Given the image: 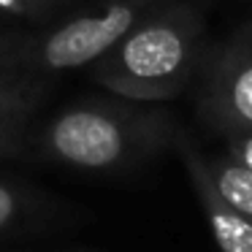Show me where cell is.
<instances>
[{
  "label": "cell",
  "mask_w": 252,
  "mask_h": 252,
  "mask_svg": "<svg viewBox=\"0 0 252 252\" xmlns=\"http://www.w3.org/2000/svg\"><path fill=\"white\" fill-rule=\"evenodd\" d=\"M203 63V22L190 6L155 14L103 55L100 82L136 100L176 98Z\"/></svg>",
  "instance_id": "obj_1"
},
{
  "label": "cell",
  "mask_w": 252,
  "mask_h": 252,
  "mask_svg": "<svg viewBox=\"0 0 252 252\" xmlns=\"http://www.w3.org/2000/svg\"><path fill=\"white\" fill-rule=\"evenodd\" d=\"M176 127L165 114H125L111 109H68L49 125L44 149L84 171H114L171 147Z\"/></svg>",
  "instance_id": "obj_2"
},
{
  "label": "cell",
  "mask_w": 252,
  "mask_h": 252,
  "mask_svg": "<svg viewBox=\"0 0 252 252\" xmlns=\"http://www.w3.org/2000/svg\"><path fill=\"white\" fill-rule=\"evenodd\" d=\"M198 114L220 136L252 130V25L241 28L206 65Z\"/></svg>",
  "instance_id": "obj_3"
},
{
  "label": "cell",
  "mask_w": 252,
  "mask_h": 252,
  "mask_svg": "<svg viewBox=\"0 0 252 252\" xmlns=\"http://www.w3.org/2000/svg\"><path fill=\"white\" fill-rule=\"evenodd\" d=\"M138 25V8L133 3H114L100 17H79L57 28L41 46V57L49 68H79L100 60Z\"/></svg>",
  "instance_id": "obj_4"
},
{
  "label": "cell",
  "mask_w": 252,
  "mask_h": 252,
  "mask_svg": "<svg viewBox=\"0 0 252 252\" xmlns=\"http://www.w3.org/2000/svg\"><path fill=\"white\" fill-rule=\"evenodd\" d=\"M174 147L182 155L185 171L192 182V190L198 195V203L203 209V217H206V225L212 228V239L220 247V252H252V220L244 217L239 209H233L220 195V190L209 176L206 155L182 130H176Z\"/></svg>",
  "instance_id": "obj_5"
},
{
  "label": "cell",
  "mask_w": 252,
  "mask_h": 252,
  "mask_svg": "<svg viewBox=\"0 0 252 252\" xmlns=\"http://www.w3.org/2000/svg\"><path fill=\"white\" fill-rule=\"evenodd\" d=\"M206 165H209V176H212L214 187L220 190V195L233 209H239L244 217L252 220V171L247 165L236 163L228 155L206 158Z\"/></svg>",
  "instance_id": "obj_6"
},
{
  "label": "cell",
  "mask_w": 252,
  "mask_h": 252,
  "mask_svg": "<svg viewBox=\"0 0 252 252\" xmlns=\"http://www.w3.org/2000/svg\"><path fill=\"white\" fill-rule=\"evenodd\" d=\"M28 109H30L28 93L0 90V158L17 149L19 138H22Z\"/></svg>",
  "instance_id": "obj_7"
},
{
  "label": "cell",
  "mask_w": 252,
  "mask_h": 252,
  "mask_svg": "<svg viewBox=\"0 0 252 252\" xmlns=\"http://www.w3.org/2000/svg\"><path fill=\"white\" fill-rule=\"evenodd\" d=\"M25 217V195L11 185L0 182V233L11 230Z\"/></svg>",
  "instance_id": "obj_8"
},
{
  "label": "cell",
  "mask_w": 252,
  "mask_h": 252,
  "mask_svg": "<svg viewBox=\"0 0 252 252\" xmlns=\"http://www.w3.org/2000/svg\"><path fill=\"white\" fill-rule=\"evenodd\" d=\"M225 155H228V158H233L236 163L247 165V168L252 171V130L236 133V136H228Z\"/></svg>",
  "instance_id": "obj_9"
},
{
  "label": "cell",
  "mask_w": 252,
  "mask_h": 252,
  "mask_svg": "<svg viewBox=\"0 0 252 252\" xmlns=\"http://www.w3.org/2000/svg\"><path fill=\"white\" fill-rule=\"evenodd\" d=\"M68 252H95V250H68Z\"/></svg>",
  "instance_id": "obj_10"
}]
</instances>
